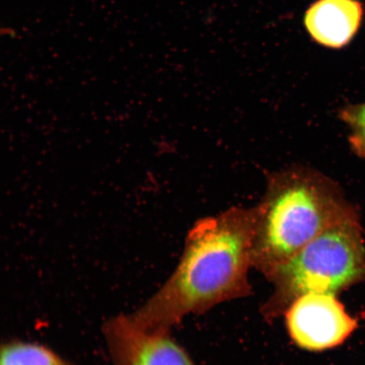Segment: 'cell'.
I'll return each instance as SVG.
<instances>
[{"label":"cell","mask_w":365,"mask_h":365,"mask_svg":"<svg viewBox=\"0 0 365 365\" xmlns=\"http://www.w3.org/2000/svg\"><path fill=\"white\" fill-rule=\"evenodd\" d=\"M257 225V207L231 208L196 222L175 271L131 319L145 330L170 332L190 314L249 296Z\"/></svg>","instance_id":"cell-1"},{"label":"cell","mask_w":365,"mask_h":365,"mask_svg":"<svg viewBox=\"0 0 365 365\" xmlns=\"http://www.w3.org/2000/svg\"><path fill=\"white\" fill-rule=\"evenodd\" d=\"M257 210L252 266L267 278L327 228L358 214L336 181L299 167L271 176Z\"/></svg>","instance_id":"cell-2"},{"label":"cell","mask_w":365,"mask_h":365,"mask_svg":"<svg viewBox=\"0 0 365 365\" xmlns=\"http://www.w3.org/2000/svg\"><path fill=\"white\" fill-rule=\"evenodd\" d=\"M365 278V249L359 213L327 228L267 279L273 292L261 312L268 321L284 314L299 297L336 294Z\"/></svg>","instance_id":"cell-3"},{"label":"cell","mask_w":365,"mask_h":365,"mask_svg":"<svg viewBox=\"0 0 365 365\" xmlns=\"http://www.w3.org/2000/svg\"><path fill=\"white\" fill-rule=\"evenodd\" d=\"M291 339L309 351L342 344L357 327L335 294L308 293L296 299L284 314Z\"/></svg>","instance_id":"cell-4"},{"label":"cell","mask_w":365,"mask_h":365,"mask_svg":"<svg viewBox=\"0 0 365 365\" xmlns=\"http://www.w3.org/2000/svg\"><path fill=\"white\" fill-rule=\"evenodd\" d=\"M103 332L114 365H195L170 332L145 330L130 314L109 319Z\"/></svg>","instance_id":"cell-5"},{"label":"cell","mask_w":365,"mask_h":365,"mask_svg":"<svg viewBox=\"0 0 365 365\" xmlns=\"http://www.w3.org/2000/svg\"><path fill=\"white\" fill-rule=\"evenodd\" d=\"M363 15L358 0H318L305 13L304 25L319 44L341 48L357 34Z\"/></svg>","instance_id":"cell-6"},{"label":"cell","mask_w":365,"mask_h":365,"mask_svg":"<svg viewBox=\"0 0 365 365\" xmlns=\"http://www.w3.org/2000/svg\"><path fill=\"white\" fill-rule=\"evenodd\" d=\"M0 365H71L61 356L34 342L11 341L0 345Z\"/></svg>","instance_id":"cell-7"},{"label":"cell","mask_w":365,"mask_h":365,"mask_svg":"<svg viewBox=\"0 0 365 365\" xmlns=\"http://www.w3.org/2000/svg\"><path fill=\"white\" fill-rule=\"evenodd\" d=\"M339 118L349 130L351 150L365 159V103L346 105L339 111Z\"/></svg>","instance_id":"cell-8"},{"label":"cell","mask_w":365,"mask_h":365,"mask_svg":"<svg viewBox=\"0 0 365 365\" xmlns=\"http://www.w3.org/2000/svg\"><path fill=\"white\" fill-rule=\"evenodd\" d=\"M14 31L10 29H4V27H0V36H11L13 35Z\"/></svg>","instance_id":"cell-9"}]
</instances>
